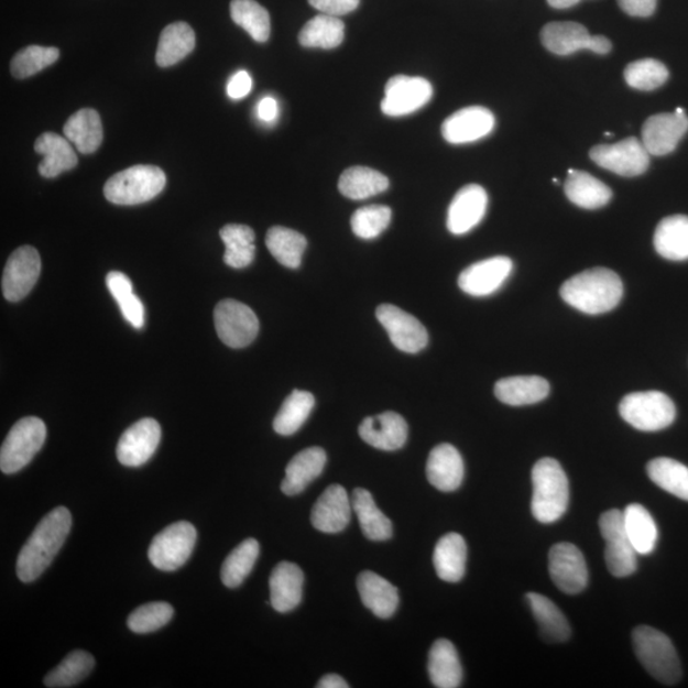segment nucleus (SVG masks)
<instances>
[{
  "mask_svg": "<svg viewBox=\"0 0 688 688\" xmlns=\"http://www.w3.org/2000/svg\"><path fill=\"white\" fill-rule=\"evenodd\" d=\"M70 528L72 515L67 507H55L43 517L19 555L15 570L21 581L32 582L42 577L66 544Z\"/></svg>",
  "mask_w": 688,
  "mask_h": 688,
  "instance_id": "1",
  "label": "nucleus"
},
{
  "mask_svg": "<svg viewBox=\"0 0 688 688\" xmlns=\"http://www.w3.org/2000/svg\"><path fill=\"white\" fill-rule=\"evenodd\" d=\"M566 304L575 309L598 315L616 307L623 296V285L618 273L605 269H594L574 275L560 291Z\"/></svg>",
  "mask_w": 688,
  "mask_h": 688,
  "instance_id": "2",
  "label": "nucleus"
},
{
  "mask_svg": "<svg viewBox=\"0 0 688 688\" xmlns=\"http://www.w3.org/2000/svg\"><path fill=\"white\" fill-rule=\"evenodd\" d=\"M532 513L540 523L560 521L569 507L570 489L568 476L554 458L537 461L532 471Z\"/></svg>",
  "mask_w": 688,
  "mask_h": 688,
  "instance_id": "3",
  "label": "nucleus"
},
{
  "mask_svg": "<svg viewBox=\"0 0 688 688\" xmlns=\"http://www.w3.org/2000/svg\"><path fill=\"white\" fill-rule=\"evenodd\" d=\"M633 643L638 662L657 681L676 685L681 679V662L666 634L651 626H638L634 630Z\"/></svg>",
  "mask_w": 688,
  "mask_h": 688,
  "instance_id": "4",
  "label": "nucleus"
},
{
  "mask_svg": "<svg viewBox=\"0 0 688 688\" xmlns=\"http://www.w3.org/2000/svg\"><path fill=\"white\" fill-rule=\"evenodd\" d=\"M165 186L166 174L160 167L136 165L111 176L103 194L111 204L135 206L156 198Z\"/></svg>",
  "mask_w": 688,
  "mask_h": 688,
  "instance_id": "5",
  "label": "nucleus"
},
{
  "mask_svg": "<svg viewBox=\"0 0 688 688\" xmlns=\"http://www.w3.org/2000/svg\"><path fill=\"white\" fill-rule=\"evenodd\" d=\"M620 415L626 423L645 433L665 430L675 423L676 406L662 392H637L625 396L620 403Z\"/></svg>",
  "mask_w": 688,
  "mask_h": 688,
  "instance_id": "6",
  "label": "nucleus"
},
{
  "mask_svg": "<svg viewBox=\"0 0 688 688\" xmlns=\"http://www.w3.org/2000/svg\"><path fill=\"white\" fill-rule=\"evenodd\" d=\"M46 425L37 417H24L7 435L0 449V469L18 473L37 455L46 440Z\"/></svg>",
  "mask_w": 688,
  "mask_h": 688,
  "instance_id": "7",
  "label": "nucleus"
},
{
  "mask_svg": "<svg viewBox=\"0 0 688 688\" xmlns=\"http://www.w3.org/2000/svg\"><path fill=\"white\" fill-rule=\"evenodd\" d=\"M197 538L196 527L188 522L168 525L151 542L149 548L151 564L161 571L181 569L189 560Z\"/></svg>",
  "mask_w": 688,
  "mask_h": 688,
  "instance_id": "8",
  "label": "nucleus"
},
{
  "mask_svg": "<svg viewBox=\"0 0 688 688\" xmlns=\"http://www.w3.org/2000/svg\"><path fill=\"white\" fill-rule=\"evenodd\" d=\"M605 540V564L613 577L626 578L637 569L636 549L627 536L623 512L618 509L605 512L599 520Z\"/></svg>",
  "mask_w": 688,
  "mask_h": 688,
  "instance_id": "9",
  "label": "nucleus"
},
{
  "mask_svg": "<svg viewBox=\"0 0 688 688\" xmlns=\"http://www.w3.org/2000/svg\"><path fill=\"white\" fill-rule=\"evenodd\" d=\"M547 51L556 55H570L579 51L609 54L612 43L604 36H592L577 22H553L546 24L540 34Z\"/></svg>",
  "mask_w": 688,
  "mask_h": 688,
  "instance_id": "10",
  "label": "nucleus"
},
{
  "mask_svg": "<svg viewBox=\"0 0 688 688\" xmlns=\"http://www.w3.org/2000/svg\"><path fill=\"white\" fill-rule=\"evenodd\" d=\"M217 336L231 348H244L254 342L259 334L255 313L237 299H223L215 309Z\"/></svg>",
  "mask_w": 688,
  "mask_h": 688,
  "instance_id": "11",
  "label": "nucleus"
},
{
  "mask_svg": "<svg viewBox=\"0 0 688 688\" xmlns=\"http://www.w3.org/2000/svg\"><path fill=\"white\" fill-rule=\"evenodd\" d=\"M590 159L598 166L625 177L642 175L651 165L649 152L635 136L614 144L596 145L590 151Z\"/></svg>",
  "mask_w": 688,
  "mask_h": 688,
  "instance_id": "12",
  "label": "nucleus"
},
{
  "mask_svg": "<svg viewBox=\"0 0 688 688\" xmlns=\"http://www.w3.org/2000/svg\"><path fill=\"white\" fill-rule=\"evenodd\" d=\"M548 569L555 586L566 594H579L588 586L589 572L585 555L569 542L550 548Z\"/></svg>",
  "mask_w": 688,
  "mask_h": 688,
  "instance_id": "13",
  "label": "nucleus"
},
{
  "mask_svg": "<svg viewBox=\"0 0 688 688\" xmlns=\"http://www.w3.org/2000/svg\"><path fill=\"white\" fill-rule=\"evenodd\" d=\"M433 86L421 77L395 76L385 87L382 111L387 117L409 116L432 100Z\"/></svg>",
  "mask_w": 688,
  "mask_h": 688,
  "instance_id": "14",
  "label": "nucleus"
},
{
  "mask_svg": "<svg viewBox=\"0 0 688 688\" xmlns=\"http://www.w3.org/2000/svg\"><path fill=\"white\" fill-rule=\"evenodd\" d=\"M42 272V259L32 247H21L12 253L6 264L2 290L11 303H19L35 287Z\"/></svg>",
  "mask_w": 688,
  "mask_h": 688,
  "instance_id": "15",
  "label": "nucleus"
},
{
  "mask_svg": "<svg viewBox=\"0 0 688 688\" xmlns=\"http://www.w3.org/2000/svg\"><path fill=\"white\" fill-rule=\"evenodd\" d=\"M376 318L400 351L417 353L427 346L428 335L423 323L400 307L391 304L380 305L376 309Z\"/></svg>",
  "mask_w": 688,
  "mask_h": 688,
  "instance_id": "16",
  "label": "nucleus"
},
{
  "mask_svg": "<svg viewBox=\"0 0 688 688\" xmlns=\"http://www.w3.org/2000/svg\"><path fill=\"white\" fill-rule=\"evenodd\" d=\"M161 441V426L156 419L143 418L127 428L117 447V457L125 467H141L155 455Z\"/></svg>",
  "mask_w": 688,
  "mask_h": 688,
  "instance_id": "17",
  "label": "nucleus"
},
{
  "mask_svg": "<svg viewBox=\"0 0 688 688\" xmlns=\"http://www.w3.org/2000/svg\"><path fill=\"white\" fill-rule=\"evenodd\" d=\"M512 272V259L493 256L469 265L467 270L460 273L458 285L468 295L489 296L503 287Z\"/></svg>",
  "mask_w": 688,
  "mask_h": 688,
  "instance_id": "18",
  "label": "nucleus"
},
{
  "mask_svg": "<svg viewBox=\"0 0 688 688\" xmlns=\"http://www.w3.org/2000/svg\"><path fill=\"white\" fill-rule=\"evenodd\" d=\"M495 128V117L489 109L469 107L444 121L441 133L451 144L472 143L488 136Z\"/></svg>",
  "mask_w": 688,
  "mask_h": 688,
  "instance_id": "19",
  "label": "nucleus"
},
{
  "mask_svg": "<svg viewBox=\"0 0 688 688\" xmlns=\"http://www.w3.org/2000/svg\"><path fill=\"white\" fill-rule=\"evenodd\" d=\"M488 193L481 185L469 184L461 188L448 209V230L452 234H465L483 220L488 210Z\"/></svg>",
  "mask_w": 688,
  "mask_h": 688,
  "instance_id": "20",
  "label": "nucleus"
},
{
  "mask_svg": "<svg viewBox=\"0 0 688 688\" xmlns=\"http://www.w3.org/2000/svg\"><path fill=\"white\" fill-rule=\"evenodd\" d=\"M687 131L686 114H658L645 121L642 142L651 156H666L676 150Z\"/></svg>",
  "mask_w": 688,
  "mask_h": 688,
  "instance_id": "21",
  "label": "nucleus"
},
{
  "mask_svg": "<svg viewBox=\"0 0 688 688\" xmlns=\"http://www.w3.org/2000/svg\"><path fill=\"white\" fill-rule=\"evenodd\" d=\"M352 501L342 485L331 484L312 510V524L323 533H339L351 522Z\"/></svg>",
  "mask_w": 688,
  "mask_h": 688,
  "instance_id": "22",
  "label": "nucleus"
},
{
  "mask_svg": "<svg viewBox=\"0 0 688 688\" xmlns=\"http://www.w3.org/2000/svg\"><path fill=\"white\" fill-rule=\"evenodd\" d=\"M361 439L371 447L393 451L404 447L408 437V425L398 413L385 412L362 421L359 428Z\"/></svg>",
  "mask_w": 688,
  "mask_h": 688,
  "instance_id": "23",
  "label": "nucleus"
},
{
  "mask_svg": "<svg viewBox=\"0 0 688 688\" xmlns=\"http://www.w3.org/2000/svg\"><path fill=\"white\" fill-rule=\"evenodd\" d=\"M426 474L435 489L443 492L456 491L465 479L463 458L452 445H437L428 456Z\"/></svg>",
  "mask_w": 688,
  "mask_h": 688,
  "instance_id": "24",
  "label": "nucleus"
},
{
  "mask_svg": "<svg viewBox=\"0 0 688 688\" xmlns=\"http://www.w3.org/2000/svg\"><path fill=\"white\" fill-rule=\"evenodd\" d=\"M304 572L296 564L282 561L270 578L271 604L281 613L294 611L302 603Z\"/></svg>",
  "mask_w": 688,
  "mask_h": 688,
  "instance_id": "25",
  "label": "nucleus"
},
{
  "mask_svg": "<svg viewBox=\"0 0 688 688\" xmlns=\"http://www.w3.org/2000/svg\"><path fill=\"white\" fill-rule=\"evenodd\" d=\"M327 463V455L319 447L307 448L291 459L286 468L282 492L287 496H296L323 473Z\"/></svg>",
  "mask_w": 688,
  "mask_h": 688,
  "instance_id": "26",
  "label": "nucleus"
},
{
  "mask_svg": "<svg viewBox=\"0 0 688 688\" xmlns=\"http://www.w3.org/2000/svg\"><path fill=\"white\" fill-rule=\"evenodd\" d=\"M358 589L363 605L379 619H391L398 609V589L375 572L362 571L358 578Z\"/></svg>",
  "mask_w": 688,
  "mask_h": 688,
  "instance_id": "27",
  "label": "nucleus"
},
{
  "mask_svg": "<svg viewBox=\"0 0 688 688\" xmlns=\"http://www.w3.org/2000/svg\"><path fill=\"white\" fill-rule=\"evenodd\" d=\"M35 151L44 159L40 162L39 173L52 179L62 173L69 172L78 165V159L70 143L58 134L47 132L40 135L35 142Z\"/></svg>",
  "mask_w": 688,
  "mask_h": 688,
  "instance_id": "28",
  "label": "nucleus"
},
{
  "mask_svg": "<svg viewBox=\"0 0 688 688\" xmlns=\"http://www.w3.org/2000/svg\"><path fill=\"white\" fill-rule=\"evenodd\" d=\"M549 384L540 376H512L499 380L495 395L507 406L521 407L536 404L547 398Z\"/></svg>",
  "mask_w": 688,
  "mask_h": 688,
  "instance_id": "29",
  "label": "nucleus"
},
{
  "mask_svg": "<svg viewBox=\"0 0 688 688\" xmlns=\"http://www.w3.org/2000/svg\"><path fill=\"white\" fill-rule=\"evenodd\" d=\"M427 668L435 687L457 688L463 678V669H461L456 646L447 638H440L434 643L428 654Z\"/></svg>",
  "mask_w": 688,
  "mask_h": 688,
  "instance_id": "30",
  "label": "nucleus"
},
{
  "mask_svg": "<svg viewBox=\"0 0 688 688\" xmlns=\"http://www.w3.org/2000/svg\"><path fill=\"white\" fill-rule=\"evenodd\" d=\"M467 565V545L458 533L440 538L434 550V566L444 581L458 582L463 579Z\"/></svg>",
  "mask_w": 688,
  "mask_h": 688,
  "instance_id": "31",
  "label": "nucleus"
},
{
  "mask_svg": "<svg viewBox=\"0 0 688 688\" xmlns=\"http://www.w3.org/2000/svg\"><path fill=\"white\" fill-rule=\"evenodd\" d=\"M654 247L668 261H688V216L676 215L662 220L654 233Z\"/></svg>",
  "mask_w": 688,
  "mask_h": 688,
  "instance_id": "32",
  "label": "nucleus"
},
{
  "mask_svg": "<svg viewBox=\"0 0 688 688\" xmlns=\"http://www.w3.org/2000/svg\"><path fill=\"white\" fill-rule=\"evenodd\" d=\"M64 134L76 149L90 155L100 149L103 140V129L99 112L94 109H80L64 124Z\"/></svg>",
  "mask_w": 688,
  "mask_h": 688,
  "instance_id": "33",
  "label": "nucleus"
},
{
  "mask_svg": "<svg viewBox=\"0 0 688 688\" xmlns=\"http://www.w3.org/2000/svg\"><path fill=\"white\" fill-rule=\"evenodd\" d=\"M352 509L359 517L363 536L370 540H386L393 536V524L375 503L365 489H356L352 493Z\"/></svg>",
  "mask_w": 688,
  "mask_h": 688,
  "instance_id": "34",
  "label": "nucleus"
},
{
  "mask_svg": "<svg viewBox=\"0 0 688 688\" xmlns=\"http://www.w3.org/2000/svg\"><path fill=\"white\" fill-rule=\"evenodd\" d=\"M565 194L575 206L585 209L602 208L612 199V190L609 186L588 173L575 172V170H569Z\"/></svg>",
  "mask_w": 688,
  "mask_h": 688,
  "instance_id": "35",
  "label": "nucleus"
},
{
  "mask_svg": "<svg viewBox=\"0 0 688 688\" xmlns=\"http://www.w3.org/2000/svg\"><path fill=\"white\" fill-rule=\"evenodd\" d=\"M196 47V34L188 23L175 22L161 32L156 63L162 68L182 62Z\"/></svg>",
  "mask_w": 688,
  "mask_h": 688,
  "instance_id": "36",
  "label": "nucleus"
},
{
  "mask_svg": "<svg viewBox=\"0 0 688 688\" xmlns=\"http://www.w3.org/2000/svg\"><path fill=\"white\" fill-rule=\"evenodd\" d=\"M527 601L540 634L549 643H564L571 634L569 621L558 607L545 596L528 593Z\"/></svg>",
  "mask_w": 688,
  "mask_h": 688,
  "instance_id": "37",
  "label": "nucleus"
},
{
  "mask_svg": "<svg viewBox=\"0 0 688 688\" xmlns=\"http://www.w3.org/2000/svg\"><path fill=\"white\" fill-rule=\"evenodd\" d=\"M387 188H390V181L385 175L362 166L347 168L338 183V189L342 196L353 200L378 196Z\"/></svg>",
  "mask_w": 688,
  "mask_h": 688,
  "instance_id": "38",
  "label": "nucleus"
},
{
  "mask_svg": "<svg viewBox=\"0 0 688 688\" xmlns=\"http://www.w3.org/2000/svg\"><path fill=\"white\" fill-rule=\"evenodd\" d=\"M226 245L223 262L234 270L247 269L255 256V233L247 225H226L220 231Z\"/></svg>",
  "mask_w": 688,
  "mask_h": 688,
  "instance_id": "39",
  "label": "nucleus"
},
{
  "mask_svg": "<svg viewBox=\"0 0 688 688\" xmlns=\"http://www.w3.org/2000/svg\"><path fill=\"white\" fill-rule=\"evenodd\" d=\"M265 244L275 261L287 269L297 270L302 265L307 240L304 234L295 230L274 226L266 233Z\"/></svg>",
  "mask_w": 688,
  "mask_h": 688,
  "instance_id": "40",
  "label": "nucleus"
},
{
  "mask_svg": "<svg viewBox=\"0 0 688 688\" xmlns=\"http://www.w3.org/2000/svg\"><path fill=\"white\" fill-rule=\"evenodd\" d=\"M627 536L638 555L653 553L658 540V528L653 516L641 504H631L623 512Z\"/></svg>",
  "mask_w": 688,
  "mask_h": 688,
  "instance_id": "41",
  "label": "nucleus"
},
{
  "mask_svg": "<svg viewBox=\"0 0 688 688\" xmlns=\"http://www.w3.org/2000/svg\"><path fill=\"white\" fill-rule=\"evenodd\" d=\"M315 406L314 395L305 391H294L283 402L273 421L274 432L282 436L294 435L309 418Z\"/></svg>",
  "mask_w": 688,
  "mask_h": 688,
  "instance_id": "42",
  "label": "nucleus"
},
{
  "mask_svg": "<svg viewBox=\"0 0 688 688\" xmlns=\"http://www.w3.org/2000/svg\"><path fill=\"white\" fill-rule=\"evenodd\" d=\"M345 23L335 15L319 14L299 31L298 42L305 47L335 48L343 43Z\"/></svg>",
  "mask_w": 688,
  "mask_h": 688,
  "instance_id": "43",
  "label": "nucleus"
},
{
  "mask_svg": "<svg viewBox=\"0 0 688 688\" xmlns=\"http://www.w3.org/2000/svg\"><path fill=\"white\" fill-rule=\"evenodd\" d=\"M649 479L662 490L688 501V468L670 458H655L646 467Z\"/></svg>",
  "mask_w": 688,
  "mask_h": 688,
  "instance_id": "44",
  "label": "nucleus"
},
{
  "mask_svg": "<svg viewBox=\"0 0 688 688\" xmlns=\"http://www.w3.org/2000/svg\"><path fill=\"white\" fill-rule=\"evenodd\" d=\"M261 554V546L254 538H248L226 557L221 569V579L225 587L238 588L252 572Z\"/></svg>",
  "mask_w": 688,
  "mask_h": 688,
  "instance_id": "45",
  "label": "nucleus"
},
{
  "mask_svg": "<svg viewBox=\"0 0 688 688\" xmlns=\"http://www.w3.org/2000/svg\"><path fill=\"white\" fill-rule=\"evenodd\" d=\"M95 658L90 653L75 651L64 658L59 666L48 671L44 685L51 688H67L78 685L91 674Z\"/></svg>",
  "mask_w": 688,
  "mask_h": 688,
  "instance_id": "46",
  "label": "nucleus"
},
{
  "mask_svg": "<svg viewBox=\"0 0 688 688\" xmlns=\"http://www.w3.org/2000/svg\"><path fill=\"white\" fill-rule=\"evenodd\" d=\"M230 11L232 21L244 29L256 43L269 42L271 18L264 7L255 0H232Z\"/></svg>",
  "mask_w": 688,
  "mask_h": 688,
  "instance_id": "47",
  "label": "nucleus"
},
{
  "mask_svg": "<svg viewBox=\"0 0 688 688\" xmlns=\"http://www.w3.org/2000/svg\"><path fill=\"white\" fill-rule=\"evenodd\" d=\"M107 285L112 297L117 299L121 314L135 329L144 326V306L141 298L135 296L132 281L121 272H110Z\"/></svg>",
  "mask_w": 688,
  "mask_h": 688,
  "instance_id": "48",
  "label": "nucleus"
},
{
  "mask_svg": "<svg viewBox=\"0 0 688 688\" xmlns=\"http://www.w3.org/2000/svg\"><path fill=\"white\" fill-rule=\"evenodd\" d=\"M59 51L56 47L31 45L22 48L13 56L11 62L12 76L19 79L35 76L59 59Z\"/></svg>",
  "mask_w": 688,
  "mask_h": 688,
  "instance_id": "49",
  "label": "nucleus"
},
{
  "mask_svg": "<svg viewBox=\"0 0 688 688\" xmlns=\"http://www.w3.org/2000/svg\"><path fill=\"white\" fill-rule=\"evenodd\" d=\"M668 77L669 72L665 64L655 59L636 61L625 69L627 85L641 91L657 90L667 83Z\"/></svg>",
  "mask_w": 688,
  "mask_h": 688,
  "instance_id": "50",
  "label": "nucleus"
},
{
  "mask_svg": "<svg viewBox=\"0 0 688 688\" xmlns=\"http://www.w3.org/2000/svg\"><path fill=\"white\" fill-rule=\"evenodd\" d=\"M174 618L172 604L153 602L138 607L128 618V627L135 634H150L167 625Z\"/></svg>",
  "mask_w": 688,
  "mask_h": 688,
  "instance_id": "51",
  "label": "nucleus"
},
{
  "mask_svg": "<svg viewBox=\"0 0 688 688\" xmlns=\"http://www.w3.org/2000/svg\"><path fill=\"white\" fill-rule=\"evenodd\" d=\"M392 221V209L386 206L362 207L353 214L351 228L356 237L371 240L384 232Z\"/></svg>",
  "mask_w": 688,
  "mask_h": 688,
  "instance_id": "52",
  "label": "nucleus"
},
{
  "mask_svg": "<svg viewBox=\"0 0 688 688\" xmlns=\"http://www.w3.org/2000/svg\"><path fill=\"white\" fill-rule=\"evenodd\" d=\"M309 3L321 13L338 18L358 10L360 0H309Z\"/></svg>",
  "mask_w": 688,
  "mask_h": 688,
  "instance_id": "53",
  "label": "nucleus"
},
{
  "mask_svg": "<svg viewBox=\"0 0 688 688\" xmlns=\"http://www.w3.org/2000/svg\"><path fill=\"white\" fill-rule=\"evenodd\" d=\"M253 90V79L247 70H239L230 78L228 84V95L233 100L245 99Z\"/></svg>",
  "mask_w": 688,
  "mask_h": 688,
  "instance_id": "54",
  "label": "nucleus"
},
{
  "mask_svg": "<svg viewBox=\"0 0 688 688\" xmlns=\"http://www.w3.org/2000/svg\"><path fill=\"white\" fill-rule=\"evenodd\" d=\"M658 0H619L621 10L631 18H651Z\"/></svg>",
  "mask_w": 688,
  "mask_h": 688,
  "instance_id": "55",
  "label": "nucleus"
},
{
  "mask_svg": "<svg viewBox=\"0 0 688 688\" xmlns=\"http://www.w3.org/2000/svg\"><path fill=\"white\" fill-rule=\"evenodd\" d=\"M256 110L259 119L265 121V123H273L280 112L277 101L270 96L259 101Z\"/></svg>",
  "mask_w": 688,
  "mask_h": 688,
  "instance_id": "56",
  "label": "nucleus"
},
{
  "mask_svg": "<svg viewBox=\"0 0 688 688\" xmlns=\"http://www.w3.org/2000/svg\"><path fill=\"white\" fill-rule=\"evenodd\" d=\"M317 687L318 688H347L348 685L341 676L327 675L320 679Z\"/></svg>",
  "mask_w": 688,
  "mask_h": 688,
  "instance_id": "57",
  "label": "nucleus"
},
{
  "mask_svg": "<svg viewBox=\"0 0 688 688\" xmlns=\"http://www.w3.org/2000/svg\"><path fill=\"white\" fill-rule=\"evenodd\" d=\"M547 2L550 7L556 8V10H566V8L578 4L580 0H547Z\"/></svg>",
  "mask_w": 688,
  "mask_h": 688,
  "instance_id": "58",
  "label": "nucleus"
},
{
  "mask_svg": "<svg viewBox=\"0 0 688 688\" xmlns=\"http://www.w3.org/2000/svg\"><path fill=\"white\" fill-rule=\"evenodd\" d=\"M675 112H677V114H686L685 109L682 108H678Z\"/></svg>",
  "mask_w": 688,
  "mask_h": 688,
  "instance_id": "59",
  "label": "nucleus"
}]
</instances>
